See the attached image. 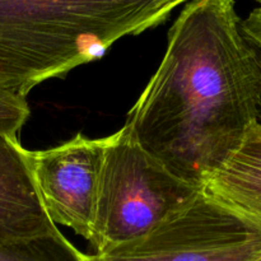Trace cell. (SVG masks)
I'll return each instance as SVG.
<instances>
[{"instance_id": "6da1fadb", "label": "cell", "mask_w": 261, "mask_h": 261, "mask_svg": "<svg viewBox=\"0 0 261 261\" xmlns=\"http://www.w3.org/2000/svg\"><path fill=\"white\" fill-rule=\"evenodd\" d=\"M234 0H189L125 124L170 172L204 188L257 121L261 69Z\"/></svg>"}, {"instance_id": "7a4b0ae2", "label": "cell", "mask_w": 261, "mask_h": 261, "mask_svg": "<svg viewBox=\"0 0 261 261\" xmlns=\"http://www.w3.org/2000/svg\"><path fill=\"white\" fill-rule=\"evenodd\" d=\"M189 0H0V88L25 98L38 84L103 58L158 27Z\"/></svg>"}, {"instance_id": "3957f363", "label": "cell", "mask_w": 261, "mask_h": 261, "mask_svg": "<svg viewBox=\"0 0 261 261\" xmlns=\"http://www.w3.org/2000/svg\"><path fill=\"white\" fill-rule=\"evenodd\" d=\"M203 190L173 175L145 152L125 124L106 137L88 240L94 255L140 239L193 203Z\"/></svg>"}, {"instance_id": "277c9868", "label": "cell", "mask_w": 261, "mask_h": 261, "mask_svg": "<svg viewBox=\"0 0 261 261\" xmlns=\"http://www.w3.org/2000/svg\"><path fill=\"white\" fill-rule=\"evenodd\" d=\"M261 229L205 190L182 211L135 241L89 261H251Z\"/></svg>"}, {"instance_id": "5b68a950", "label": "cell", "mask_w": 261, "mask_h": 261, "mask_svg": "<svg viewBox=\"0 0 261 261\" xmlns=\"http://www.w3.org/2000/svg\"><path fill=\"white\" fill-rule=\"evenodd\" d=\"M106 138L78 134L43 150H27L28 166L41 203L54 224L70 227L88 241L103 165Z\"/></svg>"}, {"instance_id": "8992f818", "label": "cell", "mask_w": 261, "mask_h": 261, "mask_svg": "<svg viewBox=\"0 0 261 261\" xmlns=\"http://www.w3.org/2000/svg\"><path fill=\"white\" fill-rule=\"evenodd\" d=\"M55 228L33 182L25 149L17 137L0 135V244Z\"/></svg>"}, {"instance_id": "52a82bcc", "label": "cell", "mask_w": 261, "mask_h": 261, "mask_svg": "<svg viewBox=\"0 0 261 261\" xmlns=\"http://www.w3.org/2000/svg\"><path fill=\"white\" fill-rule=\"evenodd\" d=\"M204 190L261 229V122L255 121L241 143L205 184Z\"/></svg>"}, {"instance_id": "ba28073f", "label": "cell", "mask_w": 261, "mask_h": 261, "mask_svg": "<svg viewBox=\"0 0 261 261\" xmlns=\"http://www.w3.org/2000/svg\"><path fill=\"white\" fill-rule=\"evenodd\" d=\"M0 261H89L59 228L47 233L0 244Z\"/></svg>"}, {"instance_id": "9c48e42d", "label": "cell", "mask_w": 261, "mask_h": 261, "mask_svg": "<svg viewBox=\"0 0 261 261\" xmlns=\"http://www.w3.org/2000/svg\"><path fill=\"white\" fill-rule=\"evenodd\" d=\"M30 116L25 98L0 88V135L17 137Z\"/></svg>"}, {"instance_id": "30bf717a", "label": "cell", "mask_w": 261, "mask_h": 261, "mask_svg": "<svg viewBox=\"0 0 261 261\" xmlns=\"http://www.w3.org/2000/svg\"><path fill=\"white\" fill-rule=\"evenodd\" d=\"M240 28L250 47L261 50V7L255 8L245 19H241Z\"/></svg>"}, {"instance_id": "8fae6325", "label": "cell", "mask_w": 261, "mask_h": 261, "mask_svg": "<svg viewBox=\"0 0 261 261\" xmlns=\"http://www.w3.org/2000/svg\"><path fill=\"white\" fill-rule=\"evenodd\" d=\"M251 50H252V53H254L255 58H256L257 63H259V66L261 69V50H257V48H252V47H251ZM257 121L261 122V102H260V107H259V116H257Z\"/></svg>"}, {"instance_id": "7c38bea8", "label": "cell", "mask_w": 261, "mask_h": 261, "mask_svg": "<svg viewBox=\"0 0 261 261\" xmlns=\"http://www.w3.org/2000/svg\"><path fill=\"white\" fill-rule=\"evenodd\" d=\"M251 261H261V252H260L259 255H257L256 257H255V259H252Z\"/></svg>"}, {"instance_id": "4fadbf2b", "label": "cell", "mask_w": 261, "mask_h": 261, "mask_svg": "<svg viewBox=\"0 0 261 261\" xmlns=\"http://www.w3.org/2000/svg\"><path fill=\"white\" fill-rule=\"evenodd\" d=\"M255 2H256L257 4H259V7H261V0H255Z\"/></svg>"}]
</instances>
